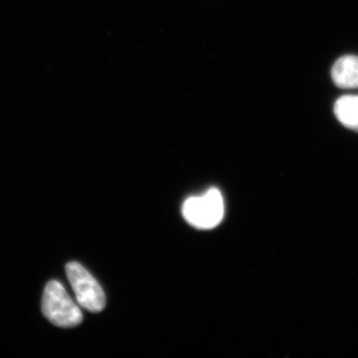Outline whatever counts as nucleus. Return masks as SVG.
<instances>
[{
    "label": "nucleus",
    "instance_id": "nucleus-2",
    "mask_svg": "<svg viewBox=\"0 0 358 358\" xmlns=\"http://www.w3.org/2000/svg\"><path fill=\"white\" fill-rule=\"evenodd\" d=\"M182 215L197 229L216 227L224 217L222 195L216 188H210L201 196L189 197L182 205Z\"/></svg>",
    "mask_w": 358,
    "mask_h": 358
},
{
    "label": "nucleus",
    "instance_id": "nucleus-1",
    "mask_svg": "<svg viewBox=\"0 0 358 358\" xmlns=\"http://www.w3.org/2000/svg\"><path fill=\"white\" fill-rule=\"evenodd\" d=\"M42 312L52 324L60 327H77L83 320L81 310L58 281H50L45 287Z\"/></svg>",
    "mask_w": 358,
    "mask_h": 358
},
{
    "label": "nucleus",
    "instance_id": "nucleus-4",
    "mask_svg": "<svg viewBox=\"0 0 358 358\" xmlns=\"http://www.w3.org/2000/svg\"><path fill=\"white\" fill-rule=\"evenodd\" d=\"M334 83L341 89L358 90V56L345 55L331 68Z\"/></svg>",
    "mask_w": 358,
    "mask_h": 358
},
{
    "label": "nucleus",
    "instance_id": "nucleus-5",
    "mask_svg": "<svg viewBox=\"0 0 358 358\" xmlns=\"http://www.w3.org/2000/svg\"><path fill=\"white\" fill-rule=\"evenodd\" d=\"M334 110L341 124L358 133V95L341 96L334 103Z\"/></svg>",
    "mask_w": 358,
    "mask_h": 358
},
{
    "label": "nucleus",
    "instance_id": "nucleus-3",
    "mask_svg": "<svg viewBox=\"0 0 358 358\" xmlns=\"http://www.w3.org/2000/svg\"><path fill=\"white\" fill-rule=\"evenodd\" d=\"M66 274L76 294L78 303L90 312H102L106 307L105 293L89 271L81 264L71 262L66 266Z\"/></svg>",
    "mask_w": 358,
    "mask_h": 358
}]
</instances>
